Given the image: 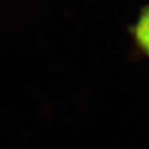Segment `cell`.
I'll return each mask as SVG.
<instances>
[{
  "label": "cell",
  "mask_w": 149,
  "mask_h": 149,
  "mask_svg": "<svg viewBox=\"0 0 149 149\" xmlns=\"http://www.w3.org/2000/svg\"><path fill=\"white\" fill-rule=\"evenodd\" d=\"M130 35L137 50L149 60V5L139 11L137 20L130 29Z\"/></svg>",
  "instance_id": "6da1fadb"
}]
</instances>
